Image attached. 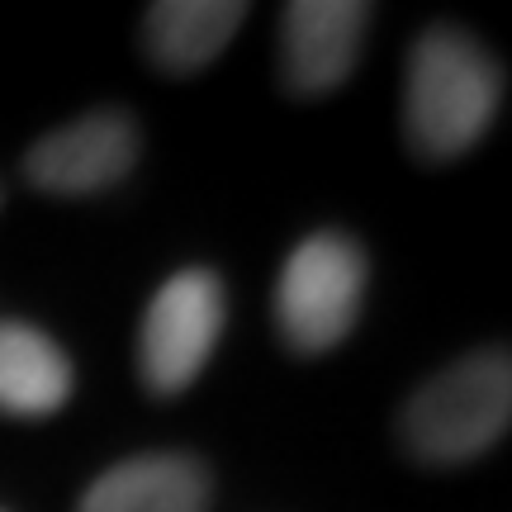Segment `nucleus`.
I'll list each match as a JSON object with an SVG mask.
<instances>
[{"mask_svg":"<svg viewBox=\"0 0 512 512\" xmlns=\"http://www.w3.org/2000/svg\"><path fill=\"white\" fill-rule=\"evenodd\" d=\"M503 100L494 53L460 29H427L408 57L403 119L408 138L427 157H460L484 138Z\"/></svg>","mask_w":512,"mask_h":512,"instance_id":"1","label":"nucleus"},{"mask_svg":"<svg viewBox=\"0 0 512 512\" xmlns=\"http://www.w3.org/2000/svg\"><path fill=\"white\" fill-rule=\"evenodd\" d=\"M512 418V366L508 351H475L422 384L408 399L403 437L408 451L432 465L475 460L508 432Z\"/></svg>","mask_w":512,"mask_h":512,"instance_id":"2","label":"nucleus"},{"mask_svg":"<svg viewBox=\"0 0 512 512\" xmlns=\"http://www.w3.org/2000/svg\"><path fill=\"white\" fill-rule=\"evenodd\" d=\"M366 256L342 233H313L290 252L275 285V318L294 351L318 356L337 347L361 313Z\"/></svg>","mask_w":512,"mask_h":512,"instance_id":"3","label":"nucleus"},{"mask_svg":"<svg viewBox=\"0 0 512 512\" xmlns=\"http://www.w3.org/2000/svg\"><path fill=\"white\" fill-rule=\"evenodd\" d=\"M228 318V299L214 271H176L152 294L138 337V366L152 394H181L200 380Z\"/></svg>","mask_w":512,"mask_h":512,"instance_id":"4","label":"nucleus"},{"mask_svg":"<svg viewBox=\"0 0 512 512\" xmlns=\"http://www.w3.org/2000/svg\"><path fill=\"white\" fill-rule=\"evenodd\" d=\"M133 162H138V124L124 110H95L38 138L24 157V176L48 195H95L124 181Z\"/></svg>","mask_w":512,"mask_h":512,"instance_id":"5","label":"nucleus"},{"mask_svg":"<svg viewBox=\"0 0 512 512\" xmlns=\"http://www.w3.org/2000/svg\"><path fill=\"white\" fill-rule=\"evenodd\" d=\"M370 5L361 0H294L285 5V86L294 95H328L361 57Z\"/></svg>","mask_w":512,"mask_h":512,"instance_id":"6","label":"nucleus"},{"mask_svg":"<svg viewBox=\"0 0 512 512\" xmlns=\"http://www.w3.org/2000/svg\"><path fill=\"white\" fill-rule=\"evenodd\" d=\"M209 475L190 456H138L95 479L76 512H204Z\"/></svg>","mask_w":512,"mask_h":512,"instance_id":"7","label":"nucleus"},{"mask_svg":"<svg viewBox=\"0 0 512 512\" xmlns=\"http://www.w3.org/2000/svg\"><path fill=\"white\" fill-rule=\"evenodd\" d=\"M247 19L238 0H157L147 10V53L166 72H200L233 43Z\"/></svg>","mask_w":512,"mask_h":512,"instance_id":"8","label":"nucleus"},{"mask_svg":"<svg viewBox=\"0 0 512 512\" xmlns=\"http://www.w3.org/2000/svg\"><path fill=\"white\" fill-rule=\"evenodd\" d=\"M72 399V361L48 332L0 323V413L43 418Z\"/></svg>","mask_w":512,"mask_h":512,"instance_id":"9","label":"nucleus"}]
</instances>
